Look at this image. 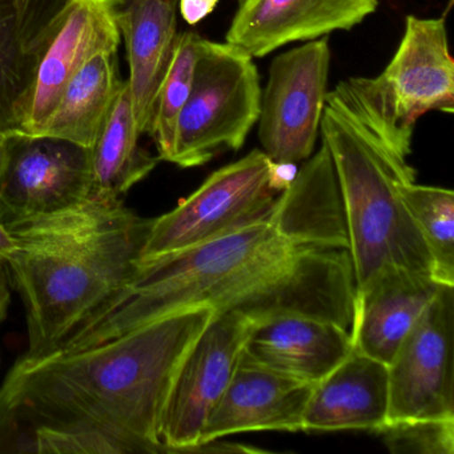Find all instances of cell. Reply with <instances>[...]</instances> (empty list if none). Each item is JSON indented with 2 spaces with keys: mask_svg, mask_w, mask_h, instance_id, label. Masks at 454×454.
<instances>
[{
  "mask_svg": "<svg viewBox=\"0 0 454 454\" xmlns=\"http://www.w3.org/2000/svg\"><path fill=\"white\" fill-rule=\"evenodd\" d=\"M273 217L300 243L348 251L339 183L323 142L281 191Z\"/></svg>",
  "mask_w": 454,
  "mask_h": 454,
  "instance_id": "20",
  "label": "cell"
},
{
  "mask_svg": "<svg viewBox=\"0 0 454 454\" xmlns=\"http://www.w3.org/2000/svg\"><path fill=\"white\" fill-rule=\"evenodd\" d=\"M387 365L352 348L349 355L313 385L302 430H376L387 422Z\"/></svg>",
  "mask_w": 454,
  "mask_h": 454,
  "instance_id": "18",
  "label": "cell"
},
{
  "mask_svg": "<svg viewBox=\"0 0 454 454\" xmlns=\"http://www.w3.org/2000/svg\"><path fill=\"white\" fill-rule=\"evenodd\" d=\"M329 94L393 153L408 159L417 121L432 111L453 113L454 62L445 18L408 15L400 46L382 73L345 79Z\"/></svg>",
  "mask_w": 454,
  "mask_h": 454,
  "instance_id": "5",
  "label": "cell"
},
{
  "mask_svg": "<svg viewBox=\"0 0 454 454\" xmlns=\"http://www.w3.org/2000/svg\"><path fill=\"white\" fill-rule=\"evenodd\" d=\"M215 312L185 308L86 349L23 355L0 387V453H166L175 377Z\"/></svg>",
  "mask_w": 454,
  "mask_h": 454,
  "instance_id": "1",
  "label": "cell"
},
{
  "mask_svg": "<svg viewBox=\"0 0 454 454\" xmlns=\"http://www.w3.org/2000/svg\"><path fill=\"white\" fill-rule=\"evenodd\" d=\"M262 91L251 55L227 42L201 38L168 163L192 168L222 151L240 150L259 121Z\"/></svg>",
  "mask_w": 454,
  "mask_h": 454,
  "instance_id": "6",
  "label": "cell"
},
{
  "mask_svg": "<svg viewBox=\"0 0 454 454\" xmlns=\"http://www.w3.org/2000/svg\"><path fill=\"white\" fill-rule=\"evenodd\" d=\"M254 321L238 312H215L180 364L163 419L166 453L198 451L207 419L240 363Z\"/></svg>",
  "mask_w": 454,
  "mask_h": 454,
  "instance_id": "10",
  "label": "cell"
},
{
  "mask_svg": "<svg viewBox=\"0 0 454 454\" xmlns=\"http://www.w3.org/2000/svg\"><path fill=\"white\" fill-rule=\"evenodd\" d=\"M443 284L408 268H382L356 291L352 347L389 364L398 345Z\"/></svg>",
  "mask_w": 454,
  "mask_h": 454,
  "instance_id": "15",
  "label": "cell"
},
{
  "mask_svg": "<svg viewBox=\"0 0 454 454\" xmlns=\"http://www.w3.org/2000/svg\"><path fill=\"white\" fill-rule=\"evenodd\" d=\"M262 150L217 169L176 208L153 220L140 262L216 240L267 219L289 180ZM284 167V166H283Z\"/></svg>",
  "mask_w": 454,
  "mask_h": 454,
  "instance_id": "7",
  "label": "cell"
},
{
  "mask_svg": "<svg viewBox=\"0 0 454 454\" xmlns=\"http://www.w3.org/2000/svg\"><path fill=\"white\" fill-rule=\"evenodd\" d=\"M312 387L256 363L243 350L224 395L207 419L199 449L238 433L300 432Z\"/></svg>",
  "mask_w": 454,
  "mask_h": 454,
  "instance_id": "14",
  "label": "cell"
},
{
  "mask_svg": "<svg viewBox=\"0 0 454 454\" xmlns=\"http://www.w3.org/2000/svg\"><path fill=\"white\" fill-rule=\"evenodd\" d=\"M12 251H14V240H12V233H10L9 228L0 222V262L6 264Z\"/></svg>",
  "mask_w": 454,
  "mask_h": 454,
  "instance_id": "28",
  "label": "cell"
},
{
  "mask_svg": "<svg viewBox=\"0 0 454 454\" xmlns=\"http://www.w3.org/2000/svg\"><path fill=\"white\" fill-rule=\"evenodd\" d=\"M376 433L392 453H454V419L390 422Z\"/></svg>",
  "mask_w": 454,
  "mask_h": 454,
  "instance_id": "25",
  "label": "cell"
},
{
  "mask_svg": "<svg viewBox=\"0 0 454 454\" xmlns=\"http://www.w3.org/2000/svg\"><path fill=\"white\" fill-rule=\"evenodd\" d=\"M349 329L312 316H275L254 324L244 353L278 373L315 385L352 350Z\"/></svg>",
  "mask_w": 454,
  "mask_h": 454,
  "instance_id": "17",
  "label": "cell"
},
{
  "mask_svg": "<svg viewBox=\"0 0 454 454\" xmlns=\"http://www.w3.org/2000/svg\"><path fill=\"white\" fill-rule=\"evenodd\" d=\"M7 159V135L0 134V175L4 171Z\"/></svg>",
  "mask_w": 454,
  "mask_h": 454,
  "instance_id": "29",
  "label": "cell"
},
{
  "mask_svg": "<svg viewBox=\"0 0 454 454\" xmlns=\"http://www.w3.org/2000/svg\"><path fill=\"white\" fill-rule=\"evenodd\" d=\"M114 4H115V9H121V7L127 6V4H131L134 0H113Z\"/></svg>",
  "mask_w": 454,
  "mask_h": 454,
  "instance_id": "30",
  "label": "cell"
},
{
  "mask_svg": "<svg viewBox=\"0 0 454 454\" xmlns=\"http://www.w3.org/2000/svg\"><path fill=\"white\" fill-rule=\"evenodd\" d=\"M177 0H134L116 9L129 66L127 81L135 124L150 134L156 98L177 38Z\"/></svg>",
  "mask_w": 454,
  "mask_h": 454,
  "instance_id": "19",
  "label": "cell"
},
{
  "mask_svg": "<svg viewBox=\"0 0 454 454\" xmlns=\"http://www.w3.org/2000/svg\"><path fill=\"white\" fill-rule=\"evenodd\" d=\"M219 0H179L180 14L188 25L195 26L208 17Z\"/></svg>",
  "mask_w": 454,
  "mask_h": 454,
  "instance_id": "26",
  "label": "cell"
},
{
  "mask_svg": "<svg viewBox=\"0 0 454 454\" xmlns=\"http://www.w3.org/2000/svg\"><path fill=\"white\" fill-rule=\"evenodd\" d=\"M329 67L328 36L305 42L270 63L257 137L262 153L278 166H294L315 153L329 92Z\"/></svg>",
  "mask_w": 454,
  "mask_h": 454,
  "instance_id": "8",
  "label": "cell"
},
{
  "mask_svg": "<svg viewBox=\"0 0 454 454\" xmlns=\"http://www.w3.org/2000/svg\"><path fill=\"white\" fill-rule=\"evenodd\" d=\"M123 84L118 75V52L98 55L66 87L57 110L39 137L91 148Z\"/></svg>",
  "mask_w": 454,
  "mask_h": 454,
  "instance_id": "22",
  "label": "cell"
},
{
  "mask_svg": "<svg viewBox=\"0 0 454 454\" xmlns=\"http://www.w3.org/2000/svg\"><path fill=\"white\" fill-rule=\"evenodd\" d=\"M320 134L339 183L356 291L389 265L434 278L432 257L401 193L416 182L413 167L329 92Z\"/></svg>",
  "mask_w": 454,
  "mask_h": 454,
  "instance_id": "4",
  "label": "cell"
},
{
  "mask_svg": "<svg viewBox=\"0 0 454 454\" xmlns=\"http://www.w3.org/2000/svg\"><path fill=\"white\" fill-rule=\"evenodd\" d=\"M153 220L127 208L121 199H87L7 227L14 251L6 267L27 315L25 356L57 352L75 326L126 283Z\"/></svg>",
  "mask_w": 454,
  "mask_h": 454,
  "instance_id": "3",
  "label": "cell"
},
{
  "mask_svg": "<svg viewBox=\"0 0 454 454\" xmlns=\"http://www.w3.org/2000/svg\"><path fill=\"white\" fill-rule=\"evenodd\" d=\"M9 270H7L6 264L0 262V323L4 320L9 309L10 299V283H9Z\"/></svg>",
  "mask_w": 454,
  "mask_h": 454,
  "instance_id": "27",
  "label": "cell"
},
{
  "mask_svg": "<svg viewBox=\"0 0 454 454\" xmlns=\"http://www.w3.org/2000/svg\"><path fill=\"white\" fill-rule=\"evenodd\" d=\"M380 0H239L225 42L252 58L294 43L349 31L379 7Z\"/></svg>",
  "mask_w": 454,
  "mask_h": 454,
  "instance_id": "13",
  "label": "cell"
},
{
  "mask_svg": "<svg viewBox=\"0 0 454 454\" xmlns=\"http://www.w3.org/2000/svg\"><path fill=\"white\" fill-rule=\"evenodd\" d=\"M129 84L124 82L113 110L91 147L89 199L114 200L151 174L159 158L140 147Z\"/></svg>",
  "mask_w": 454,
  "mask_h": 454,
  "instance_id": "21",
  "label": "cell"
},
{
  "mask_svg": "<svg viewBox=\"0 0 454 454\" xmlns=\"http://www.w3.org/2000/svg\"><path fill=\"white\" fill-rule=\"evenodd\" d=\"M355 297L348 251L300 243L270 214L209 243L137 262L126 283L68 334L60 352L95 347L201 305L256 324L297 313L350 331Z\"/></svg>",
  "mask_w": 454,
  "mask_h": 454,
  "instance_id": "2",
  "label": "cell"
},
{
  "mask_svg": "<svg viewBox=\"0 0 454 454\" xmlns=\"http://www.w3.org/2000/svg\"><path fill=\"white\" fill-rule=\"evenodd\" d=\"M200 41L201 36L195 31L177 34L171 63L156 98L153 124L148 134L155 140L159 160L168 161L171 156L177 119L192 87Z\"/></svg>",
  "mask_w": 454,
  "mask_h": 454,
  "instance_id": "24",
  "label": "cell"
},
{
  "mask_svg": "<svg viewBox=\"0 0 454 454\" xmlns=\"http://www.w3.org/2000/svg\"><path fill=\"white\" fill-rule=\"evenodd\" d=\"M121 34L113 0H74L65 27L47 51L23 134L39 137L74 76L98 55L118 52Z\"/></svg>",
  "mask_w": 454,
  "mask_h": 454,
  "instance_id": "16",
  "label": "cell"
},
{
  "mask_svg": "<svg viewBox=\"0 0 454 454\" xmlns=\"http://www.w3.org/2000/svg\"><path fill=\"white\" fill-rule=\"evenodd\" d=\"M74 0H0V134H23L39 68Z\"/></svg>",
  "mask_w": 454,
  "mask_h": 454,
  "instance_id": "12",
  "label": "cell"
},
{
  "mask_svg": "<svg viewBox=\"0 0 454 454\" xmlns=\"http://www.w3.org/2000/svg\"><path fill=\"white\" fill-rule=\"evenodd\" d=\"M454 286H442L387 364V422L454 419Z\"/></svg>",
  "mask_w": 454,
  "mask_h": 454,
  "instance_id": "9",
  "label": "cell"
},
{
  "mask_svg": "<svg viewBox=\"0 0 454 454\" xmlns=\"http://www.w3.org/2000/svg\"><path fill=\"white\" fill-rule=\"evenodd\" d=\"M401 193L432 257L435 280L454 286L453 191L413 182Z\"/></svg>",
  "mask_w": 454,
  "mask_h": 454,
  "instance_id": "23",
  "label": "cell"
},
{
  "mask_svg": "<svg viewBox=\"0 0 454 454\" xmlns=\"http://www.w3.org/2000/svg\"><path fill=\"white\" fill-rule=\"evenodd\" d=\"M91 148L68 140L7 135L0 175V222L6 227L73 208L89 199Z\"/></svg>",
  "mask_w": 454,
  "mask_h": 454,
  "instance_id": "11",
  "label": "cell"
}]
</instances>
